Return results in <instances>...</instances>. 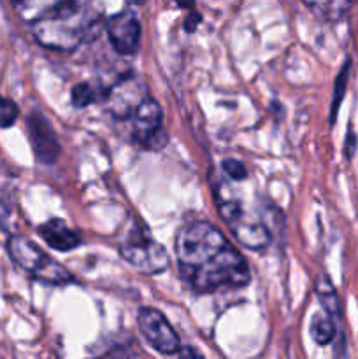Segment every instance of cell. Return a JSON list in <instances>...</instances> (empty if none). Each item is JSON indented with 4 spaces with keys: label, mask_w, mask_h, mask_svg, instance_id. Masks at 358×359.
Segmentation results:
<instances>
[{
    "label": "cell",
    "mask_w": 358,
    "mask_h": 359,
    "mask_svg": "<svg viewBox=\"0 0 358 359\" xmlns=\"http://www.w3.org/2000/svg\"><path fill=\"white\" fill-rule=\"evenodd\" d=\"M175 258L181 277L197 293L249 283V269L227 237L206 221L188 223L175 237Z\"/></svg>",
    "instance_id": "cell-1"
},
{
    "label": "cell",
    "mask_w": 358,
    "mask_h": 359,
    "mask_svg": "<svg viewBox=\"0 0 358 359\" xmlns=\"http://www.w3.org/2000/svg\"><path fill=\"white\" fill-rule=\"evenodd\" d=\"M102 11L95 0H58L32 23L35 41L44 48L72 51L97 37Z\"/></svg>",
    "instance_id": "cell-2"
},
{
    "label": "cell",
    "mask_w": 358,
    "mask_h": 359,
    "mask_svg": "<svg viewBox=\"0 0 358 359\" xmlns=\"http://www.w3.org/2000/svg\"><path fill=\"white\" fill-rule=\"evenodd\" d=\"M7 252L14 265L35 280H41L46 284H69L74 283L72 273L63 269L58 262L46 255L37 244L27 237L14 235L7 241Z\"/></svg>",
    "instance_id": "cell-3"
},
{
    "label": "cell",
    "mask_w": 358,
    "mask_h": 359,
    "mask_svg": "<svg viewBox=\"0 0 358 359\" xmlns=\"http://www.w3.org/2000/svg\"><path fill=\"white\" fill-rule=\"evenodd\" d=\"M218 207H220V216L223 217L234 237L244 248L253 249V251H262L269 245L270 233L265 224L253 217L249 212H246V209L237 200L223 196Z\"/></svg>",
    "instance_id": "cell-4"
},
{
    "label": "cell",
    "mask_w": 358,
    "mask_h": 359,
    "mask_svg": "<svg viewBox=\"0 0 358 359\" xmlns=\"http://www.w3.org/2000/svg\"><path fill=\"white\" fill-rule=\"evenodd\" d=\"M119 255L133 269L139 270L140 273H146V276L164 272L168 263L165 249L157 241H153L150 235L142 233L139 228L130 231L123 238L121 245H119Z\"/></svg>",
    "instance_id": "cell-5"
},
{
    "label": "cell",
    "mask_w": 358,
    "mask_h": 359,
    "mask_svg": "<svg viewBox=\"0 0 358 359\" xmlns=\"http://www.w3.org/2000/svg\"><path fill=\"white\" fill-rule=\"evenodd\" d=\"M137 325L144 339L161 354L179 353V337L160 311L153 307H142L137 314Z\"/></svg>",
    "instance_id": "cell-6"
},
{
    "label": "cell",
    "mask_w": 358,
    "mask_h": 359,
    "mask_svg": "<svg viewBox=\"0 0 358 359\" xmlns=\"http://www.w3.org/2000/svg\"><path fill=\"white\" fill-rule=\"evenodd\" d=\"M161 107L153 98H144L142 104L133 112V139L147 147L164 146L167 142V133L161 130Z\"/></svg>",
    "instance_id": "cell-7"
},
{
    "label": "cell",
    "mask_w": 358,
    "mask_h": 359,
    "mask_svg": "<svg viewBox=\"0 0 358 359\" xmlns=\"http://www.w3.org/2000/svg\"><path fill=\"white\" fill-rule=\"evenodd\" d=\"M105 28H107V35L112 48L119 55H135L140 42V23L133 11L125 9L111 16L107 20Z\"/></svg>",
    "instance_id": "cell-8"
},
{
    "label": "cell",
    "mask_w": 358,
    "mask_h": 359,
    "mask_svg": "<svg viewBox=\"0 0 358 359\" xmlns=\"http://www.w3.org/2000/svg\"><path fill=\"white\" fill-rule=\"evenodd\" d=\"M27 128L37 160L46 165L53 163L58 158L60 146L48 119L39 112H32L27 119Z\"/></svg>",
    "instance_id": "cell-9"
},
{
    "label": "cell",
    "mask_w": 358,
    "mask_h": 359,
    "mask_svg": "<svg viewBox=\"0 0 358 359\" xmlns=\"http://www.w3.org/2000/svg\"><path fill=\"white\" fill-rule=\"evenodd\" d=\"M109 109L112 114L118 118H128L133 116L140 104L144 102V97H140L139 83H130V81H121L114 88L107 91Z\"/></svg>",
    "instance_id": "cell-10"
},
{
    "label": "cell",
    "mask_w": 358,
    "mask_h": 359,
    "mask_svg": "<svg viewBox=\"0 0 358 359\" xmlns=\"http://www.w3.org/2000/svg\"><path fill=\"white\" fill-rule=\"evenodd\" d=\"M39 233L44 238L46 244L49 248L56 249V251H72V249H76L81 244L79 235L74 230H70L65 221L62 219L46 221L44 224L39 226Z\"/></svg>",
    "instance_id": "cell-11"
},
{
    "label": "cell",
    "mask_w": 358,
    "mask_h": 359,
    "mask_svg": "<svg viewBox=\"0 0 358 359\" xmlns=\"http://www.w3.org/2000/svg\"><path fill=\"white\" fill-rule=\"evenodd\" d=\"M305 6L323 21H337L346 16L353 0H304Z\"/></svg>",
    "instance_id": "cell-12"
},
{
    "label": "cell",
    "mask_w": 358,
    "mask_h": 359,
    "mask_svg": "<svg viewBox=\"0 0 358 359\" xmlns=\"http://www.w3.org/2000/svg\"><path fill=\"white\" fill-rule=\"evenodd\" d=\"M316 294H318L323 309H325L330 318L339 314V298H337L336 287H333V284L330 283V279L326 276H321L316 279Z\"/></svg>",
    "instance_id": "cell-13"
},
{
    "label": "cell",
    "mask_w": 358,
    "mask_h": 359,
    "mask_svg": "<svg viewBox=\"0 0 358 359\" xmlns=\"http://www.w3.org/2000/svg\"><path fill=\"white\" fill-rule=\"evenodd\" d=\"M109 91V90H107ZM107 91L100 84L93 83H79L72 90V104L76 107H86V105L97 102L100 97H107Z\"/></svg>",
    "instance_id": "cell-14"
},
{
    "label": "cell",
    "mask_w": 358,
    "mask_h": 359,
    "mask_svg": "<svg viewBox=\"0 0 358 359\" xmlns=\"http://www.w3.org/2000/svg\"><path fill=\"white\" fill-rule=\"evenodd\" d=\"M311 335L316 344L319 346H326L336 337V325H333L332 318L329 314H318L314 316L311 323Z\"/></svg>",
    "instance_id": "cell-15"
},
{
    "label": "cell",
    "mask_w": 358,
    "mask_h": 359,
    "mask_svg": "<svg viewBox=\"0 0 358 359\" xmlns=\"http://www.w3.org/2000/svg\"><path fill=\"white\" fill-rule=\"evenodd\" d=\"M20 116V109L13 100L0 97V128H11Z\"/></svg>",
    "instance_id": "cell-16"
},
{
    "label": "cell",
    "mask_w": 358,
    "mask_h": 359,
    "mask_svg": "<svg viewBox=\"0 0 358 359\" xmlns=\"http://www.w3.org/2000/svg\"><path fill=\"white\" fill-rule=\"evenodd\" d=\"M347 74H350V63L344 65V69L340 70V74L337 76L336 81V91H333V102H332V123L336 119L337 109H339V104L343 102V95L346 91V83H347Z\"/></svg>",
    "instance_id": "cell-17"
},
{
    "label": "cell",
    "mask_w": 358,
    "mask_h": 359,
    "mask_svg": "<svg viewBox=\"0 0 358 359\" xmlns=\"http://www.w3.org/2000/svg\"><path fill=\"white\" fill-rule=\"evenodd\" d=\"M221 167H223L225 174L230 179H234V181H242V179L248 177V170H246L244 165L237 160L228 158V160H225L223 163H221Z\"/></svg>",
    "instance_id": "cell-18"
},
{
    "label": "cell",
    "mask_w": 358,
    "mask_h": 359,
    "mask_svg": "<svg viewBox=\"0 0 358 359\" xmlns=\"http://www.w3.org/2000/svg\"><path fill=\"white\" fill-rule=\"evenodd\" d=\"M179 359H204V356L193 347H183L179 349Z\"/></svg>",
    "instance_id": "cell-19"
},
{
    "label": "cell",
    "mask_w": 358,
    "mask_h": 359,
    "mask_svg": "<svg viewBox=\"0 0 358 359\" xmlns=\"http://www.w3.org/2000/svg\"><path fill=\"white\" fill-rule=\"evenodd\" d=\"M199 23H200V14H190L188 21H186V30H188V32L195 30L197 25H199Z\"/></svg>",
    "instance_id": "cell-20"
},
{
    "label": "cell",
    "mask_w": 358,
    "mask_h": 359,
    "mask_svg": "<svg viewBox=\"0 0 358 359\" xmlns=\"http://www.w3.org/2000/svg\"><path fill=\"white\" fill-rule=\"evenodd\" d=\"M174 2L179 4L181 7H185V9H188V7L193 6V2H195V0H174Z\"/></svg>",
    "instance_id": "cell-21"
},
{
    "label": "cell",
    "mask_w": 358,
    "mask_h": 359,
    "mask_svg": "<svg viewBox=\"0 0 358 359\" xmlns=\"http://www.w3.org/2000/svg\"><path fill=\"white\" fill-rule=\"evenodd\" d=\"M128 4H133V6H140V4H144L146 0H126Z\"/></svg>",
    "instance_id": "cell-22"
}]
</instances>
